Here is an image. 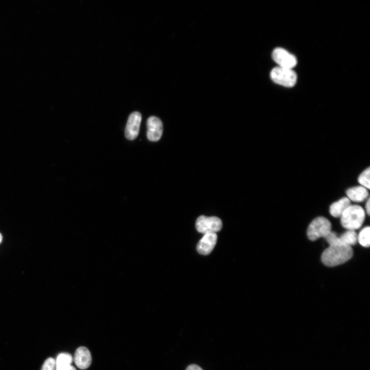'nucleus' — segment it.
Returning a JSON list of instances; mask_svg holds the SVG:
<instances>
[{"label": "nucleus", "instance_id": "1", "mask_svg": "<svg viewBox=\"0 0 370 370\" xmlns=\"http://www.w3.org/2000/svg\"><path fill=\"white\" fill-rule=\"evenodd\" d=\"M353 255L351 246L343 245H329L322 253V263L328 267H334L346 262Z\"/></svg>", "mask_w": 370, "mask_h": 370}, {"label": "nucleus", "instance_id": "2", "mask_svg": "<svg viewBox=\"0 0 370 370\" xmlns=\"http://www.w3.org/2000/svg\"><path fill=\"white\" fill-rule=\"evenodd\" d=\"M365 211L360 206L350 205L340 217L342 226L347 230H355L362 225Z\"/></svg>", "mask_w": 370, "mask_h": 370}, {"label": "nucleus", "instance_id": "3", "mask_svg": "<svg viewBox=\"0 0 370 370\" xmlns=\"http://www.w3.org/2000/svg\"><path fill=\"white\" fill-rule=\"evenodd\" d=\"M331 225L326 218L319 216L315 218L309 224L307 235L308 238L314 241L320 237H325L331 231Z\"/></svg>", "mask_w": 370, "mask_h": 370}, {"label": "nucleus", "instance_id": "4", "mask_svg": "<svg viewBox=\"0 0 370 370\" xmlns=\"http://www.w3.org/2000/svg\"><path fill=\"white\" fill-rule=\"evenodd\" d=\"M270 78L275 83L285 87H292L297 82V76L292 69L276 67L270 72Z\"/></svg>", "mask_w": 370, "mask_h": 370}, {"label": "nucleus", "instance_id": "5", "mask_svg": "<svg viewBox=\"0 0 370 370\" xmlns=\"http://www.w3.org/2000/svg\"><path fill=\"white\" fill-rule=\"evenodd\" d=\"M195 226L197 230L204 234L207 233H216L222 228L221 220L217 217H207L201 215L197 218Z\"/></svg>", "mask_w": 370, "mask_h": 370}, {"label": "nucleus", "instance_id": "6", "mask_svg": "<svg viewBox=\"0 0 370 370\" xmlns=\"http://www.w3.org/2000/svg\"><path fill=\"white\" fill-rule=\"evenodd\" d=\"M272 57L280 67L292 69L297 64V60L294 55L280 47L276 48L273 50Z\"/></svg>", "mask_w": 370, "mask_h": 370}, {"label": "nucleus", "instance_id": "7", "mask_svg": "<svg viewBox=\"0 0 370 370\" xmlns=\"http://www.w3.org/2000/svg\"><path fill=\"white\" fill-rule=\"evenodd\" d=\"M141 121V115L134 112L128 117L125 128V136L130 140L136 139L138 136Z\"/></svg>", "mask_w": 370, "mask_h": 370}, {"label": "nucleus", "instance_id": "8", "mask_svg": "<svg viewBox=\"0 0 370 370\" xmlns=\"http://www.w3.org/2000/svg\"><path fill=\"white\" fill-rule=\"evenodd\" d=\"M147 138L151 141H158L162 134L163 125L159 118L155 116L150 117L146 122Z\"/></svg>", "mask_w": 370, "mask_h": 370}, {"label": "nucleus", "instance_id": "9", "mask_svg": "<svg viewBox=\"0 0 370 370\" xmlns=\"http://www.w3.org/2000/svg\"><path fill=\"white\" fill-rule=\"evenodd\" d=\"M217 236L216 233L204 234L197 245L198 252L202 255H208L213 250L216 245Z\"/></svg>", "mask_w": 370, "mask_h": 370}, {"label": "nucleus", "instance_id": "10", "mask_svg": "<svg viewBox=\"0 0 370 370\" xmlns=\"http://www.w3.org/2000/svg\"><path fill=\"white\" fill-rule=\"evenodd\" d=\"M73 360L79 368L81 369H86L91 364V356L90 353L86 347L81 346L76 349Z\"/></svg>", "mask_w": 370, "mask_h": 370}, {"label": "nucleus", "instance_id": "11", "mask_svg": "<svg viewBox=\"0 0 370 370\" xmlns=\"http://www.w3.org/2000/svg\"><path fill=\"white\" fill-rule=\"evenodd\" d=\"M347 197L350 201L360 202L365 200L368 196L367 189L361 186L348 188L346 191Z\"/></svg>", "mask_w": 370, "mask_h": 370}, {"label": "nucleus", "instance_id": "12", "mask_svg": "<svg viewBox=\"0 0 370 370\" xmlns=\"http://www.w3.org/2000/svg\"><path fill=\"white\" fill-rule=\"evenodd\" d=\"M350 205L349 199L347 197H344L330 205L329 212L335 217H340Z\"/></svg>", "mask_w": 370, "mask_h": 370}, {"label": "nucleus", "instance_id": "13", "mask_svg": "<svg viewBox=\"0 0 370 370\" xmlns=\"http://www.w3.org/2000/svg\"><path fill=\"white\" fill-rule=\"evenodd\" d=\"M357 240V235L354 230H347L340 236H337L336 245L348 246L355 245Z\"/></svg>", "mask_w": 370, "mask_h": 370}, {"label": "nucleus", "instance_id": "14", "mask_svg": "<svg viewBox=\"0 0 370 370\" xmlns=\"http://www.w3.org/2000/svg\"><path fill=\"white\" fill-rule=\"evenodd\" d=\"M369 234L370 228L368 226L364 227L361 230L358 236H357V240L361 246L364 247H369L370 244Z\"/></svg>", "mask_w": 370, "mask_h": 370}, {"label": "nucleus", "instance_id": "15", "mask_svg": "<svg viewBox=\"0 0 370 370\" xmlns=\"http://www.w3.org/2000/svg\"><path fill=\"white\" fill-rule=\"evenodd\" d=\"M370 169L367 168L365 169L359 176L358 178V182L361 186L364 187L366 189H369L370 188Z\"/></svg>", "mask_w": 370, "mask_h": 370}, {"label": "nucleus", "instance_id": "16", "mask_svg": "<svg viewBox=\"0 0 370 370\" xmlns=\"http://www.w3.org/2000/svg\"><path fill=\"white\" fill-rule=\"evenodd\" d=\"M73 358L68 353H63L60 354L57 357L55 366L71 364Z\"/></svg>", "mask_w": 370, "mask_h": 370}, {"label": "nucleus", "instance_id": "17", "mask_svg": "<svg viewBox=\"0 0 370 370\" xmlns=\"http://www.w3.org/2000/svg\"><path fill=\"white\" fill-rule=\"evenodd\" d=\"M41 370H55V361L52 358H48L44 362Z\"/></svg>", "mask_w": 370, "mask_h": 370}, {"label": "nucleus", "instance_id": "18", "mask_svg": "<svg viewBox=\"0 0 370 370\" xmlns=\"http://www.w3.org/2000/svg\"><path fill=\"white\" fill-rule=\"evenodd\" d=\"M55 370H76L71 364L55 366Z\"/></svg>", "mask_w": 370, "mask_h": 370}, {"label": "nucleus", "instance_id": "19", "mask_svg": "<svg viewBox=\"0 0 370 370\" xmlns=\"http://www.w3.org/2000/svg\"><path fill=\"white\" fill-rule=\"evenodd\" d=\"M186 370H203V369L197 365L191 364L187 367Z\"/></svg>", "mask_w": 370, "mask_h": 370}, {"label": "nucleus", "instance_id": "20", "mask_svg": "<svg viewBox=\"0 0 370 370\" xmlns=\"http://www.w3.org/2000/svg\"><path fill=\"white\" fill-rule=\"evenodd\" d=\"M365 209L366 211L367 214V215H369V211H370V200L369 198H368L367 200L366 201V204H365Z\"/></svg>", "mask_w": 370, "mask_h": 370}, {"label": "nucleus", "instance_id": "21", "mask_svg": "<svg viewBox=\"0 0 370 370\" xmlns=\"http://www.w3.org/2000/svg\"><path fill=\"white\" fill-rule=\"evenodd\" d=\"M2 240H3V235L1 234V233L0 232V244L2 243Z\"/></svg>", "mask_w": 370, "mask_h": 370}]
</instances>
